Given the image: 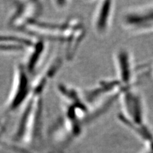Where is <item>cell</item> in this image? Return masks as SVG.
<instances>
[{"mask_svg":"<svg viewBox=\"0 0 153 153\" xmlns=\"http://www.w3.org/2000/svg\"><path fill=\"white\" fill-rule=\"evenodd\" d=\"M45 89L31 87V94L26 102L25 107L15 134L17 141L33 142L40 138L42 133V116L43 96Z\"/></svg>","mask_w":153,"mask_h":153,"instance_id":"6da1fadb","label":"cell"},{"mask_svg":"<svg viewBox=\"0 0 153 153\" xmlns=\"http://www.w3.org/2000/svg\"><path fill=\"white\" fill-rule=\"evenodd\" d=\"M120 23L131 35L153 33V1L128 8L121 13Z\"/></svg>","mask_w":153,"mask_h":153,"instance_id":"7a4b0ae2","label":"cell"},{"mask_svg":"<svg viewBox=\"0 0 153 153\" xmlns=\"http://www.w3.org/2000/svg\"><path fill=\"white\" fill-rule=\"evenodd\" d=\"M32 81L23 63L19 64L15 70L13 84L4 110L7 116L25 104L31 91Z\"/></svg>","mask_w":153,"mask_h":153,"instance_id":"3957f363","label":"cell"},{"mask_svg":"<svg viewBox=\"0 0 153 153\" xmlns=\"http://www.w3.org/2000/svg\"><path fill=\"white\" fill-rule=\"evenodd\" d=\"M116 79L126 89L133 88L135 68L131 52L125 48L118 49L114 54Z\"/></svg>","mask_w":153,"mask_h":153,"instance_id":"277c9868","label":"cell"},{"mask_svg":"<svg viewBox=\"0 0 153 153\" xmlns=\"http://www.w3.org/2000/svg\"><path fill=\"white\" fill-rule=\"evenodd\" d=\"M115 7L114 1H101L96 6L92 17V27L98 37L107 36L111 31Z\"/></svg>","mask_w":153,"mask_h":153,"instance_id":"5b68a950","label":"cell"},{"mask_svg":"<svg viewBox=\"0 0 153 153\" xmlns=\"http://www.w3.org/2000/svg\"><path fill=\"white\" fill-rule=\"evenodd\" d=\"M42 12V6L38 1L18 2L9 19L10 25L22 30L29 23L37 20Z\"/></svg>","mask_w":153,"mask_h":153,"instance_id":"8992f818","label":"cell"},{"mask_svg":"<svg viewBox=\"0 0 153 153\" xmlns=\"http://www.w3.org/2000/svg\"><path fill=\"white\" fill-rule=\"evenodd\" d=\"M46 42L44 40L36 39L33 40L31 45L27 49L28 52L25 63L23 65L30 75L35 74L44 59L47 50Z\"/></svg>","mask_w":153,"mask_h":153,"instance_id":"52a82bcc","label":"cell"},{"mask_svg":"<svg viewBox=\"0 0 153 153\" xmlns=\"http://www.w3.org/2000/svg\"><path fill=\"white\" fill-rule=\"evenodd\" d=\"M63 1H53V3L54 4V5L57 8H66L67 6L68 5V3H70V1H66L64 4L63 3Z\"/></svg>","mask_w":153,"mask_h":153,"instance_id":"ba28073f","label":"cell"},{"mask_svg":"<svg viewBox=\"0 0 153 153\" xmlns=\"http://www.w3.org/2000/svg\"><path fill=\"white\" fill-rule=\"evenodd\" d=\"M57 125H58V126H61V125H60V123H59V121H57ZM62 128H63V127H62ZM70 141H71V140L70 139V138H68V142H70Z\"/></svg>","mask_w":153,"mask_h":153,"instance_id":"9c48e42d","label":"cell"},{"mask_svg":"<svg viewBox=\"0 0 153 153\" xmlns=\"http://www.w3.org/2000/svg\"><path fill=\"white\" fill-rule=\"evenodd\" d=\"M54 153H60V152H54Z\"/></svg>","mask_w":153,"mask_h":153,"instance_id":"30bf717a","label":"cell"}]
</instances>
